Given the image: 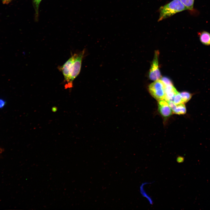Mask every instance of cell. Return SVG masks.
<instances>
[{"label":"cell","mask_w":210,"mask_h":210,"mask_svg":"<svg viewBox=\"0 0 210 210\" xmlns=\"http://www.w3.org/2000/svg\"><path fill=\"white\" fill-rule=\"evenodd\" d=\"M187 10V8L180 0H173L161 6L159 9L160 13L158 21L172 16L174 14Z\"/></svg>","instance_id":"6da1fadb"},{"label":"cell","mask_w":210,"mask_h":210,"mask_svg":"<svg viewBox=\"0 0 210 210\" xmlns=\"http://www.w3.org/2000/svg\"><path fill=\"white\" fill-rule=\"evenodd\" d=\"M85 52V49H83L78 53H77L70 68L69 83L67 85L65 86V88H71L73 87V82L74 80L80 73L82 61Z\"/></svg>","instance_id":"7a4b0ae2"},{"label":"cell","mask_w":210,"mask_h":210,"mask_svg":"<svg viewBox=\"0 0 210 210\" xmlns=\"http://www.w3.org/2000/svg\"><path fill=\"white\" fill-rule=\"evenodd\" d=\"M165 86L166 85L160 79L154 81L149 85L148 90L151 95L156 99H164Z\"/></svg>","instance_id":"3957f363"},{"label":"cell","mask_w":210,"mask_h":210,"mask_svg":"<svg viewBox=\"0 0 210 210\" xmlns=\"http://www.w3.org/2000/svg\"><path fill=\"white\" fill-rule=\"evenodd\" d=\"M159 51L156 50L155 52L154 57L150 67L149 76L151 80L155 81L161 78L158 65V57Z\"/></svg>","instance_id":"277c9868"},{"label":"cell","mask_w":210,"mask_h":210,"mask_svg":"<svg viewBox=\"0 0 210 210\" xmlns=\"http://www.w3.org/2000/svg\"><path fill=\"white\" fill-rule=\"evenodd\" d=\"M77 54V53H74L72 55L63 65L58 67L59 70L62 73L64 78L65 81L66 83L65 85H67L69 83L70 79V68Z\"/></svg>","instance_id":"5b68a950"},{"label":"cell","mask_w":210,"mask_h":210,"mask_svg":"<svg viewBox=\"0 0 210 210\" xmlns=\"http://www.w3.org/2000/svg\"><path fill=\"white\" fill-rule=\"evenodd\" d=\"M158 110L160 114L163 117L169 116L172 113V110L166 100L163 99L158 100Z\"/></svg>","instance_id":"8992f818"},{"label":"cell","mask_w":210,"mask_h":210,"mask_svg":"<svg viewBox=\"0 0 210 210\" xmlns=\"http://www.w3.org/2000/svg\"><path fill=\"white\" fill-rule=\"evenodd\" d=\"M164 99L167 102L172 101L175 95L178 92L173 85H166Z\"/></svg>","instance_id":"52a82bcc"},{"label":"cell","mask_w":210,"mask_h":210,"mask_svg":"<svg viewBox=\"0 0 210 210\" xmlns=\"http://www.w3.org/2000/svg\"><path fill=\"white\" fill-rule=\"evenodd\" d=\"M200 40L201 42L206 46L210 45V33L206 31L198 33Z\"/></svg>","instance_id":"ba28073f"},{"label":"cell","mask_w":210,"mask_h":210,"mask_svg":"<svg viewBox=\"0 0 210 210\" xmlns=\"http://www.w3.org/2000/svg\"><path fill=\"white\" fill-rule=\"evenodd\" d=\"M186 112V107L184 103H181L176 105V107L173 112L178 115L184 114Z\"/></svg>","instance_id":"9c48e42d"},{"label":"cell","mask_w":210,"mask_h":210,"mask_svg":"<svg viewBox=\"0 0 210 210\" xmlns=\"http://www.w3.org/2000/svg\"><path fill=\"white\" fill-rule=\"evenodd\" d=\"M181 3L187 8L190 11L194 10V4L195 0H180Z\"/></svg>","instance_id":"30bf717a"},{"label":"cell","mask_w":210,"mask_h":210,"mask_svg":"<svg viewBox=\"0 0 210 210\" xmlns=\"http://www.w3.org/2000/svg\"><path fill=\"white\" fill-rule=\"evenodd\" d=\"M180 93L183 103L188 102L191 98L192 94L188 92L184 91Z\"/></svg>","instance_id":"8fae6325"},{"label":"cell","mask_w":210,"mask_h":210,"mask_svg":"<svg viewBox=\"0 0 210 210\" xmlns=\"http://www.w3.org/2000/svg\"><path fill=\"white\" fill-rule=\"evenodd\" d=\"M33 5L35 10V17L36 20H37L38 15V9L40 3L42 0H32Z\"/></svg>","instance_id":"7c38bea8"},{"label":"cell","mask_w":210,"mask_h":210,"mask_svg":"<svg viewBox=\"0 0 210 210\" xmlns=\"http://www.w3.org/2000/svg\"><path fill=\"white\" fill-rule=\"evenodd\" d=\"M173 101L176 105L183 103L180 93L178 92L174 96Z\"/></svg>","instance_id":"4fadbf2b"},{"label":"cell","mask_w":210,"mask_h":210,"mask_svg":"<svg viewBox=\"0 0 210 210\" xmlns=\"http://www.w3.org/2000/svg\"><path fill=\"white\" fill-rule=\"evenodd\" d=\"M160 79L166 85H173L171 80L166 77H163L161 78Z\"/></svg>","instance_id":"5bb4252c"},{"label":"cell","mask_w":210,"mask_h":210,"mask_svg":"<svg viewBox=\"0 0 210 210\" xmlns=\"http://www.w3.org/2000/svg\"><path fill=\"white\" fill-rule=\"evenodd\" d=\"M169 106L173 112L175 109L176 105V104L173 101H169L167 102Z\"/></svg>","instance_id":"9a60e30c"},{"label":"cell","mask_w":210,"mask_h":210,"mask_svg":"<svg viewBox=\"0 0 210 210\" xmlns=\"http://www.w3.org/2000/svg\"><path fill=\"white\" fill-rule=\"evenodd\" d=\"M176 161L178 163L183 162L184 161V158L182 156H178L176 158Z\"/></svg>","instance_id":"2e32d148"},{"label":"cell","mask_w":210,"mask_h":210,"mask_svg":"<svg viewBox=\"0 0 210 210\" xmlns=\"http://www.w3.org/2000/svg\"><path fill=\"white\" fill-rule=\"evenodd\" d=\"M6 103L5 100L0 99V108L3 107L5 106Z\"/></svg>","instance_id":"e0dca14e"},{"label":"cell","mask_w":210,"mask_h":210,"mask_svg":"<svg viewBox=\"0 0 210 210\" xmlns=\"http://www.w3.org/2000/svg\"><path fill=\"white\" fill-rule=\"evenodd\" d=\"M2 3L4 4H8L13 0H1Z\"/></svg>","instance_id":"ac0fdd59"},{"label":"cell","mask_w":210,"mask_h":210,"mask_svg":"<svg viewBox=\"0 0 210 210\" xmlns=\"http://www.w3.org/2000/svg\"><path fill=\"white\" fill-rule=\"evenodd\" d=\"M57 107L55 106L53 107L52 108V111L53 112H55L57 111Z\"/></svg>","instance_id":"d6986e66"}]
</instances>
